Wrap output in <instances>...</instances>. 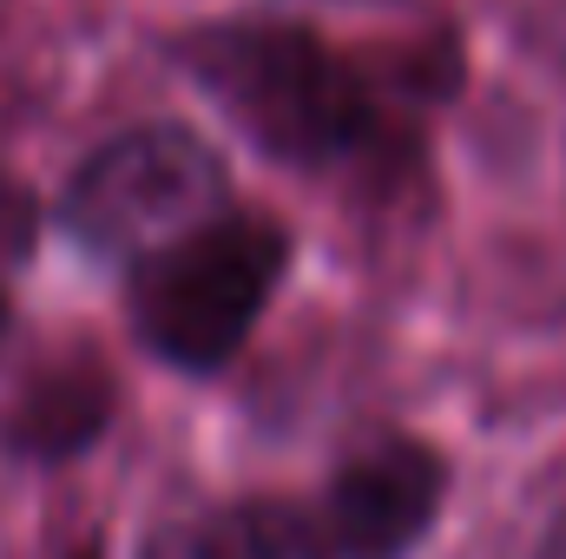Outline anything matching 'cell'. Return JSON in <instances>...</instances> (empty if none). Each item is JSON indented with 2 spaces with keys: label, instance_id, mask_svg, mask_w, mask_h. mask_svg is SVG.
Segmentation results:
<instances>
[{
  "label": "cell",
  "instance_id": "277c9868",
  "mask_svg": "<svg viewBox=\"0 0 566 559\" xmlns=\"http://www.w3.org/2000/svg\"><path fill=\"white\" fill-rule=\"evenodd\" d=\"M448 461L416 434H376L329 474V547L343 559H409L441 514Z\"/></svg>",
  "mask_w": 566,
  "mask_h": 559
},
{
  "label": "cell",
  "instance_id": "30bf717a",
  "mask_svg": "<svg viewBox=\"0 0 566 559\" xmlns=\"http://www.w3.org/2000/svg\"><path fill=\"white\" fill-rule=\"evenodd\" d=\"M0 336H7V303H0Z\"/></svg>",
  "mask_w": 566,
  "mask_h": 559
},
{
  "label": "cell",
  "instance_id": "52a82bcc",
  "mask_svg": "<svg viewBox=\"0 0 566 559\" xmlns=\"http://www.w3.org/2000/svg\"><path fill=\"white\" fill-rule=\"evenodd\" d=\"M33 257V198L0 171V271H20Z\"/></svg>",
  "mask_w": 566,
  "mask_h": 559
},
{
  "label": "cell",
  "instance_id": "3957f363",
  "mask_svg": "<svg viewBox=\"0 0 566 559\" xmlns=\"http://www.w3.org/2000/svg\"><path fill=\"white\" fill-rule=\"evenodd\" d=\"M224 158L218 145L185 126H133L93 145L60 198V224L106 264H145L198 224L224 218Z\"/></svg>",
  "mask_w": 566,
  "mask_h": 559
},
{
  "label": "cell",
  "instance_id": "6da1fadb",
  "mask_svg": "<svg viewBox=\"0 0 566 559\" xmlns=\"http://www.w3.org/2000/svg\"><path fill=\"white\" fill-rule=\"evenodd\" d=\"M191 86L258 145L296 171H356L396 158V86L376 80L323 33L296 20H211L178 40Z\"/></svg>",
  "mask_w": 566,
  "mask_h": 559
},
{
  "label": "cell",
  "instance_id": "8992f818",
  "mask_svg": "<svg viewBox=\"0 0 566 559\" xmlns=\"http://www.w3.org/2000/svg\"><path fill=\"white\" fill-rule=\"evenodd\" d=\"M191 559H329L316 527L283 500H244L191 534Z\"/></svg>",
  "mask_w": 566,
  "mask_h": 559
},
{
  "label": "cell",
  "instance_id": "7a4b0ae2",
  "mask_svg": "<svg viewBox=\"0 0 566 559\" xmlns=\"http://www.w3.org/2000/svg\"><path fill=\"white\" fill-rule=\"evenodd\" d=\"M283 271H290V231L277 218L224 211L191 238L165 244L158 257L133 264V283H126L133 336L158 362L185 376H211L251 342Z\"/></svg>",
  "mask_w": 566,
  "mask_h": 559
},
{
  "label": "cell",
  "instance_id": "ba28073f",
  "mask_svg": "<svg viewBox=\"0 0 566 559\" xmlns=\"http://www.w3.org/2000/svg\"><path fill=\"white\" fill-rule=\"evenodd\" d=\"M541 559H566V527L554 534V540H547V547H541Z\"/></svg>",
  "mask_w": 566,
  "mask_h": 559
},
{
  "label": "cell",
  "instance_id": "9c48e42d",
  "mask_svg": "<svg viewBox=\"0 0 566 559\" xmlns=\"http://www.w3.org/2000/svg\"><path fill=\"white\" fill-rule=\"evenodd\" d=\"M73 559H99V547H80V553H73Z\"/></svg>",
  "mask_w": 566,
  "mask_h": 559
},
{
  "label": "cell",
  "instance_id": "5b68a950",
  "mask_svg": "<svg viewBox=\"0 0 566 559\" xmlns=\"http://www.w3.org/2000/svg\"><path fill=\"white\" fill-rule=\"evenodd\" d=\"M113 395H119L113 389V369L80 342V349L40 362L13 389V402L0 415V441L13 454H27V461H73V454H86L106 434Z\"/></svg>",
  "mask_w": 566,
  "mask_h": 559
}]
</instances>
